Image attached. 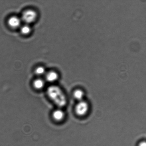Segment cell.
<instances>
[{
	"label": "cell",
	"mask_w": 146,
	"mask_h": 146,
	"mask_svg": "<svg viewBox=\"0 0 146 146\" xmlns=\"http://www.w3.org/2000/svg\"><path fill=\"white\" fill-rule=\"evenodd\" d=\"M46 92L50 99L60 108L66 105L67 97L59 87L56 85L50 86L47 89Z\"/></svg>",
	"instance_id": "obj_1"
},
{
	"label": "cell",
	"mask_w": 146,
	"mask_h": 146,
	"mask_svg": "<svg viewBox=\"0 0 146 146\" xmlns=\"http://www.w3.org/2000/svg\"><path fill=\"white\" fill-rule=\"evenodd\" d=\"M90 109V106L86 101L83 100L78 102L75 106L74 111L76 114L79 117L87 115Z\"/></svg>",
	"instance_id": "obj_2"
},
{
	"label": "cell",
	"mask_w": 146,
	"mask_h": 146,
	"mask_svg": "<svg viewBox=\"0 0 146 146\" xmlns=\"http://www.w3.org/2000/svg\"><path fill=\"white\" fill-rule=\"evenodd\" d=\"M36 13L32 10H28L23 13L21 17L22 20L27 24L31 23L36 19Z\"/></svg>",
	"instance_id": "obj_3"
},
{
	"label": "cell",
	"mask_w": 146,
	"mask_h": 146,
	"mask_svg": "<svg viewBox=\"0 0 146 146\" xmlns=\"http://www.w3.org/2000/svg\"><path fill=\"white\" fill-rule=\"evenodd\" d=\"M65 117V112L60 108L52 112V118L55 121L58 122L62 121Z\"/></svg>",
	"instance_id": "obj_4"
},
{
	"label": "cell",
	"mask_w": 146,
	"mask_h": 146,
	"mask_svg": "<svg viewBox=\"0 0 146 146\" xmlns=\"http://www.w3.org/2000/svg\"><path fill=\"white\" fill-rule=\"evenodd\" d=\"M21 21L18 17L14 16L11 17L8 21L9 26L11 28L16 29L19 27L21 24Z\"/></svg>",
	"instance_id": "obj_5"
},
{
	"label": "cell",
	"mask_w": 146,
	"mask_h": 146,
	"mask_svg": "<svg viewBox=\"0 0 146 146\" xmlns=\"http://www.w3.org/2000/svg\"><path fill=\"white\" fill-rule=\"evenodd\" d=\"M73 95L74 98L79 102L84 100L85 93L81 89H77L74 91Z\"/></svg>",
	"instance_id": "obj_6"
},
{
	"label": "cell",
	"mask_w": 146,
	"mask_h": 146,
	"mask_svg": "<svg viewBox=\"0 0 146 146\" xmlns=\"http://www.w3.org/2000/svg\"><path fill=\"white\" fill-rule=\"evenodd\" d=\"M58 78V74L54 71H51L46 74V80L50 83H53L56 81Z\"/></svg>",
	"instance_id": "obj_7"
},
{
	"label": "cell",
	"mask_w": 146,
	"mask_h": 146,
	"mask_svg": "<svg viewBox=\"0 0 146 146\" xmlns=\"http://www.w3.org/2000/svg\"><path fill=\"white\" fill-rule=\"evenodd\" d=\"M45 83L44 80L40 78L37 79L33 83L34 88L38 90L42 89L45 86Z\"/></svg>",
	"instance_id": "obj_8"
},
{
	"label": "cell",
	"mask_w": 146,
	"mask_h": 146,
	"mask_svg": "<svg viewBox=\"0 0 146 146\" xmlns=\"http://www.w3.org/2000/svg\"><path fill=\"white\" fill-rule=\"evenodd\" d=\"M31 27L28 25L23 26L21 29V31L23 35H28L31 33Z\"/></svg>",
	"instance_id": "obj_9"
},
{
	"label": "cell",
	"mask_w": 146,
	"mask_h": 146,
	"mask_svg": "<svg viewBox=\"0 0 146 146\" xmlns=\"http://www.w3.org/2000/svg\"><path fill=\"white\" fill-rule=\"evenodd\" d=\"M46 70L45 68L42 66L38 67L36 69L35 73L38 76H42L45 74Z\"/></svg>",
	"instance_id": "obj_10"
},
{
	"label": "cell",
	"mask_w": 146,
	"mask_h": 146,
	"mask_svg": "<svg viewBox=\"0 0 146 146\" xmlns=\"http://www.w3.org/2000/svg\"><path fill=\"white\" fill-rule=\"evenodd\" d=\"M138 146H146V143L145 141H142L139 144Z\"/></svg>",
	"instance_id": "obj_11"
}]
</instances>
